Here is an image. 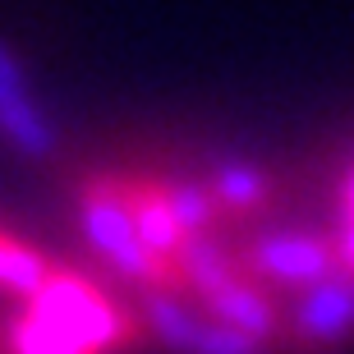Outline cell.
<instances>
[{
  "label": "cell",
  "mask_w": 354,
  "mask_h": 354,
  "mask_svg": "<svg viewBox=\"0 0 354 354\" xmlns=\"http://www.w3.org/2000/svg\"><path fill=\"white\" fill-rule=\"evenodd\" d=\"M24 313L37 317L41 327L60 331L83 354H120L143 341V322L138 317L124 313L92 276L74 272V267H60V263L46 276V286L32 299H24Z\"/></svg>",
  "instance_id": "1"
},
{
  "label": "cell",
  "mask_w": 354,
  "mask_h": 354,
  "mask_svg": "<svg viewBox=\"0 0 354 354\" xmlns=\"http://www.w3.org/2000/svg\"><path fill=\"white\" fill-rule=\"evenodd\" d=\"M79 225H83L88 249L97 253V263L111 267V276L129 281L138 295H152V290H175V295H184L180 276L161 263V258H152L147 244L138 239V230H133L120 175H92L79 189Z\"/></svg>",
  "instance_id": "2"
},
{
  "label": "cell",
  "mask_w": 354,
  "mask_h": 354,
  "mask_svg": "<svg viewBox=\"0 0 354 354\" xmlns=\"http://www.w3.org/2000/svg\"><path fill=\"white\" fill-rule=\"evenodd\" d=\"M239 272L253 286L272 290H308L327 276L345 272V258L336 249V235H313V230H267L244 244H235Z\"/></svg>",
  "instance_id": "3"
},
{
  "label": "cell",
  "mask_w": 354,
  "mask_h": 354,
  "mask_svg": "<svg viewBox=\"0 0 354 354\" xmlns=\"http://www.w3.org/2000/svg\"><path fill=\"white\" fill-rule=\"evenodd\" d=\"M290 354H331L354 341V276L350 267L295 295V308H281Z\"/></svg>",
  "instance_id": "4"
},
{
  "label": "cell",
  "mask_w": 354,
  "mask_h": 354,
  "mask_svg": "<svg viewBox=\"0 0 354 354\" xmlns=\"http://www.w3.org/2000/svg\"><path fill=\"white\" fill-rule=\"evenodd\" d=\"M143 327L175 354H267L253 341L235 336L230 327H221L189 295H175V290L143 295Z\"/></svg>",
  "instance_id": "5"
},
{
  "label": "cell",
  "mask_w": 354,
  "mask_h": 354,
  "mask_svg": "<svg viewBox=\"0 0 354 354\" xmlns=\"http://www.w3.org/2000/svg\"><path fill=\"white\" fill-rule=\"evenodd\" d=\"M0 138L28 161H51L60 152L55 124L41 115V106L28 92V74L10 41H0Z\"/></svg>",
  "instance_id": "6"
},
{
  "label": "cell",
  "mask_w": 354,
  "mask_h": 354,
  "mask_svg": "<svg viewBox=\"0 0 354 354\" xmlns=\"http://www.w3.org/2000/svg\"><path fill=\"white\" fill-rule=\"evenodd\" d=\"M212 203L221 212V221H244V216H258V212L272 207L276 198V180L263 166H249V161H225L216 171L203 175Z\"/></svg>",
  "instance_id": "7"
},
{
  "label": "cell",
  "mask_w": 354,
  "mask_h": 354,
  "mask_svg": "<svg viewBox=\"0 0 354 354\" xmlns=\"http://www.w3.org/2000/svg\"><path fill=\"white\" fill-rule=\"evenodd\" d=\"M51 272H55V263L37 249V244H28V239L0 230V290H5V295H14L19 304L32 299V295L46 286Z\"/></svg>",
  "instance_id": "8"
},
{
  "label": "cell",
  "mask_w": 354,
  "mask_h": 354,
  "mask_svg": "<svg viewBox=\"0 0 354 354\" xmlns=\"http://www.w3.org/2000/svg\"><path fill=\"white\" fill-rule=\"evenodd\" d=\"M336 249H341L345 267L354 276V161H350L345 184H341V235H336Z\"/></svg>",
  "instance_id": "9"
}]
</instances>
